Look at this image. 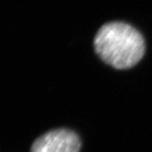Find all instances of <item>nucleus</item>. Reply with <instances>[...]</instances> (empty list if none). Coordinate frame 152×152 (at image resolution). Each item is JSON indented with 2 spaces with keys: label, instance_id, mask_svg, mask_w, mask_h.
Masks as SVG:
<instances>
[{
  "label": "nucleus",
  "instance_id": "obj_1",
  "mask_svg": "<svg viewBox=\"0 0 152 152\" xmlns=\"http://www.w3.org/2000/svg\"><path fill=\"white\" fill-rule=\"evenodd\" d=\"M97 55L108 65L127 69L136 65L145 52V43L138 30L124 22L105 24L94 38Z\"/></svg>",
  "mask_w": 152,
  "mask_h": 152
},
{
  "label": "nucleus",
  "instance_id": "obj_2",
  "mask_svg": "<svg viewBox=\"0 0 152 152\" xmlns=\"http://www.w3.org/2000/svg\"><path fill=\"white\" fill-rule=\"evenodd\" d=\"M81 142L74 131L59 129L45 133L33 142L31 152H80Z\"/></svg>",
  "mask_w": 152,
  "mask_h": 152
}]
</instances>
